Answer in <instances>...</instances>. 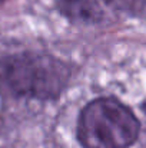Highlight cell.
<instances>
[{
	"instance_id": "7a4b0ae2",
	"label": "cell",
	"mask_w": 146,
	"mask_h": 148,
	"mask_svg": "<svg viewBox=\"0 0 146 148\" xmlns=\"http://www.w3.org/2000/svg\"><path fill=\"white\" fill-rule=\"evenodd\" d=\"M139 121L115 98H97L88 103L77 122L83 148H129L139 135Z\"/></svg>"
},
{
	"instance_id": "3957f363",
	"label": "cell",
	"mask_w": 146,
	"mask_h": 148,
	"mask_svg": "<svg viewBox=\"0 0 146 148\" xmlns=\"http://www.w3.org/2000/svg\"><path fill=\"white\" fill-rule=\"evenodd\" d=\"M103 0H59L57 7L63 16L76 23H97L105 16Z\"/></svg>"
},
{
	"instance_id": "6da1fadb",
	"label": "cell",
	"mask_w": 146,
	"mask_h": 148,
	"mask_svg": "<svg viewBox=\"0 0 146 148\" xmlns=\"http://www.w3.org/2000/svg\"><path fill=\"white\" fill-rule=\"evenodd\" d=\"M67 79V66L49 55L19 53L0 59V86L14 97L53 99Z\"/></svg>"
},
{
	"instance_id": "5b68a950",
	"label": "cell",
	"mask_w": 146,
	"mask_h": 148,
	"mask_svg": "<svg viewBox=\"0 0 146 148\" xmlns=\"http://www.w3.org/2000/svg\"><path fill=\"white\" fill-rule=\"evenodd\" d=\"M3 3H4V0H0V6H1V4H3Z\"/></svg>"
},
{
	"instance_id": "277c9868",
	"label": "cell",
	"mask_w": 146,
	"mask_h": 148,
	"mask_svg": "<svg viewBox=\"0 0 146 148\" xmlns=\"http://www.w3.org/2000/svg\"><path fill=\"white\" fill-rule=\"evenodd\" d=\"M107 7L119 12L136 14L146 9V0H103Z\"/></svg>"
}]
</instances>
